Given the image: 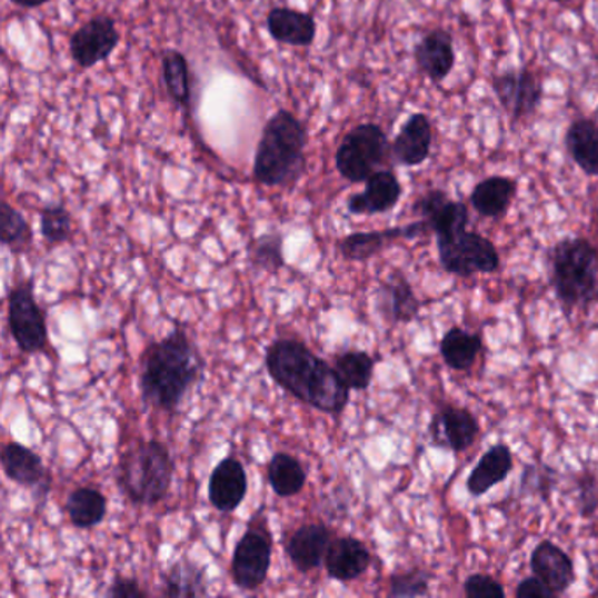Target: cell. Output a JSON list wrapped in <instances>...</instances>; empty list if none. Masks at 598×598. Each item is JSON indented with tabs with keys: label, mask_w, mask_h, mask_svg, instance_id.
I'll use <instances>...</instances> for the list:
<instances>
[{
	"label": "cell",
	"mask_w": 598,
	"mask_h": 598,
	"mask_svg": "<svg viewBox=\"0 0 598 598\" xmlns=\"http://www.w3.org/2000/svg\"><path fill=\"white\" fill-rule=\"evenodd\" d=\"M464 594L467 598H504L506 590L497 579L487 574H472L464 582Z\"/></svg>",
	"instance_id": "38"
},
{
	"label": "cell",
	"mask_w": 598,
	"mask_h": 598,
	"mask_svg": "<svg viewBox=\"0 0 598 598\" xmlns=\"http://www.w3.org/2000/svg\"><path fill=\"white\" fill-rule=\"evenodd\" d=\"M420 71L433 81H442L455 66L454 39L446 30L428 32L415 50Z\"/></svg>",
	"instance_id": "25"
},
{
	"label": "cell",
	"mask_w": 598,
	"mask_h": 598,
	"mask_svg": "<svg viewBox=\"0 0 598 598\" xmlns=\"http://www.w3.org/2000/svg\"><path fill=\"white\" fill-rule=\"evenodd\" d=\"M283 233L269 232L255 237L248 245V262L255 272L278 275L285 267Z\"/></svg>",
	"instance_id": "33"
},
{
	"label": "cell",
	"mask_w": 598,
	"mask_h": 598,
	"mask_svg": "<svg viewBox=\"0 0 598 598\" xmlns=\"http://www.w3.org/2000/svg\"><path fill=\"white\" fill-rule=\"evenodd\" d=\"M430 436L436 446L451 449L455 454L466 451L479 436V421L472 412L457 406H442L430 423Z\"/></svg>",
	"instance_id": "14"
},
{
	"label": "cell",
	"mask_w": 598,
	"mask_h": 598,
	"mask_svg": "<svg viewBox=\"0 0 598 598\" xmlns=\"http://www.w3.org/2000/svg\"><path fill=\"white\" fill-rule=\"evenodd\" d=\"M430 232L427 221L420 220L406 227H393V229L372 230V232H355L342 237L337 242V251L348 262H367L370 258L387 250L391 242L399 239H416Z\"/></svg>",
	"instance_id": "12"
},
{
	"label": "cell",
	"mask_w": 598,
	"mask_h": 598,
	"mask_svg": "<svg viewBox=\"0 0 598 598\" xmlns=\"http://www.w3.org/2000/svg\"><path fill=\"white\" fill-rule=\"evenodd\" d=\"M267 481L278 497L291 499L306 488L308 472L299 458L279 451L267 464Z\"/></svg>",
	"instance_id": "27"
},
{
	"label": "cell",
	"mask_w": 598,
	"mask_h": 598,
	"mask_svg": "<svg viewBox=\"0 0 598 598\" xmlns=\"http://www.w3.org/2000/svg\"><path fill=\"white\" fill-rule=\"evenodd\" d=\"M366 190L362 193H355L349 197L348 211L357 217H370V215H381L391 211L399 205L402 196V187L399 179L391 171H378L366 181Z\"/></svg>",
	"instance_id": "19"
},
{
	"label": "cell",
	"mask_w": 598,
	"mask_h": 598,
	"mask_svg": "<svg viewBox=\"0 0 598 598\" xmlns=\"http://www.w3.org/2000/svg\"><path fill=\"white\" fill-rule=\"evenodd\" d=\"M160 595L167 598L208 597V570L190 558H179L163 570Z\"/></svg>",
	"instance_id": "23"
},
{
	"label": "cell",
	"mask_w": 598,
	"mask_h": 598,
	"mask_svg": "<svg viewBox=\"0 0 598 598\" xmlns=\"http://www.w3.org/2000/svg\"><path fill=\"white\" fill-rule=\"evenodd\" d=\"M272 551L275 536L269 527V518L262 511L257 512L233 548L230 564L233 585L245 591L262 588L272 566Z\"/></svg>",
	"instance_id": "6"
},
{
	"label": "cell",
	"mask_w": 598,
	"mask_h": 598,
	"mask_svg": "<svg viewBox=\"0 0 598 598\" xmlns=\"http://www.w3.org/2000/svg\"><path fill=\"white\" fill-rule=\"evenodd\" d=\"M270 38L288 47H311L316 39V20L311 13L291 8L270 9L267 14Z\"/></svg>",
	"instance_id": "22"
},
{
	"label": "cell",
	"mask_w": 598,
	"mask_h": 598,
	"mask_svg": "<svg viewBox=\"0 0 598 598\" xmlns=\"http://www.w3.org/2000/svg\"><path fill=\"white\" fill-rule=\"evenodd\" d=\"M442 360L449 369L469 370L482 351V339L478 333L467 332L460 327H451L439 345Z\"/></svg>",
	"instance_id": "31"
},
{
	"label": "cell",
	"mask_w": 598,
	"mask_h": 598,
	"mask_svg": "<svg viewBox=\"0 0 598 598\" xmlns=\"http://www.w3.org/2000/svg\"><path fill=\"white\" fill-rule=\"evenodd\" d=\"M66 511L76 528L90 530L104 521L108 499L97 488L79 487L67 497Z\"/></svg>",
	"instance_id": "28"
},
{
	"label": "cell",
	"mask_w": 598,
	"mask_h": 598,
	"mask_svg": "<svg viewBox=\"0 0 598 598\" xmlns=\"http://www.w3.org/2000/svg\"><path fill=\"white\" fill-rule=\"evenodd\" d=\"M372 555L357 537H333L325 557V570L329 578L339 582H351L362 578L369 570Z\"/></svg>",
	"instance_id": "17"
},
{
	"label": "cell",
	"mask_w": 598,
	"mask_h": 598,
	"mask_svg": "<svg viewBox=\"0 0 598 598\" xmlns=\"http://www.w3.org/2000/svg\"><path fill=\"white\" fill-rule=\"evenodd\" d=\"M552 287L569 309L598 299V251L588 239L572 237L551 251Z\"/></svg>",
	"instance_id": "5"
},
{
	"label": "cell",
	"mask_w": 598,
	"mask_h": 598,
	"mask_svg": "<svg viewBox=\"0 0 598 598\" xmlns=\"http://www.w3.org/2000/svg\"><path fill=\"white\" fill-rule=\"evenodd\" d=\"M579 512L590 518L598 509V479L594 474H585L579 481Z\"/></svg>",
	"instance_id": "39"
},
{
	"label": "cell",
	"mask_w": 598,
	"mask_h": 598,
	"mask_svg": "<svg viewBox=\"0 0 598 598\" xmlns=\"http://www.w3.org/2000/svg\"><path fill=\"white\" fill-rule=\"evenodd\" d=\"M120 39V30L112 18L93 17L72 33L69 50L81 69H92L111 57Z\"/></svg>",
	"instance_id": "10"
},
{
	"label": "cell",
	"mask_w": 598,
	"mask_h": 598,
	"mask_svg": "<svg viewBox=\"0 0 598 598\" xmlns=\"http://www.w3.org/2000/svg\"><path fill=\"white\" fill-rule=\"evenodd\" d=\"M567 150L586 175L598 176V123L574 121L566 133Z\"/></svg>",
	"instance_id": "30"
},
{
	"label": "cell",
	"mask_w": 598,
	"mask_h": 598,
	"mask_svg": "<svg viewBox=\"0 0 598 598\" xmlns=\"http://www.w3.org/2000/svg\"><path fill=\"white\" fill-rule=\"evenodd\" d=\"M530 567L558 595L566 594L576 581L572 558L551 540H542L536 546L530 557Z\"/></svg>",
	"instance_id": "20"
},
{
	"label": "cell",
	"mask_w": 598,
	"mask_h": 598,
	"mask_svg": "<svg viewBox=\"0 0 598 598\" xmlns=\"http://www.w3.org/2000/svg\"><path fill=\"white\" fill-rule=\"evenodd\" d=\"M8 327L20 351L44 353L50 346L47 316L33 293L32 279H21L8 293Z\"/></svg>",
	"instance_id": "8"
},
{
	"label": "cell",
	"mask_w": 598,
	"mask_h": 598,
	"mask_svg": "<svg viewBox=\"0 0 598 598\" xmlns=\"http://www.w3.org/2000/svg\"><path fill=\"white\" fill-rule=\"evenodd\" d=\"M391 151L387 133L376 123H362L349 130L336 151V167L349 183H366Z\"/></svg>",
	"instance_id": "7"
},
{
	"label": "cell",
	"mask_w": 598,
	"mask_h": 598,
	"mask_svg": "<svg viewBox=\"0 0 598 598\" xmlns=\"http://www.w3.org/2000/svg\"><path fill=\"white\" fill-rule=\"evenodd\" d=\"M109 598H148L150 594L139 585L138 579L126 578V576H117L112 579L108 590L104 591Z\"/></svg>",
	"instance_id": "40"
},
{
	"label": "cell",
	"mask_w": 598,
	"mask_h": 598,
	"mask_svg": "<svg viewBox=\"0 0 598 598\" xmlns=\"http://www.w3.org/2000/svg\"><path fill=\"white\" fill-rule=\"evenodd\" d=\"M248 495V474L242 461L227 457L212 469L209 478L208 499L218 512L232 515Z\"/></svg>",
	"instance_id": "13"
},
{
	"label": "cell",
	"mask_w": 598,
	"mask_h": 598,
	"mask_svg": "<svg viewBox=\"0 0 598 598\" xmlns=\"http://www.w3.org/2000/svg\"><path fill=\"white\" fill-rule=\"evenodd\" d=\"M9 2H13V4L20 6V8L33 9L47 4L50 0H9Z\"/></svg>",
	"instance_id": "42"
},
{
	"label": "cell",
	"mask_w": 598,
	"mask_h": 598,
	"mask_svg": "<svg viewBox=\"0 0 598 598\" xmlns=\"http://www.w3.org/2000/svg\"><path fill=\"white\" fill-rule=\"evenodd\" d=\"M432 148V126L425 114H412L391 142V155L402 166H420Z\"/></svg>",
	"instance_id": "24"
},
{
	"label": "cell",
	"mask_w": 598,
	"mask_h": 598,
	"mask_svg": "<svg viewBox=\"0 0 598 598\" xmlns=\"http://www.w3.org/2000/svg\"><path fill=\"white\" fill-rule=\"evenodd\" d=\"M430 576L425 570L412 569L408 572L395 574L388 586V597L409 598L427 597L430 594Z\"/></svg>",
	"instance_id": "37"
},
{
	"label": "cell",
	"mask_w": 598,
	"mask_h": 598,
	"mask_svg": "<svg viewBox=\"0 0 598 598\" xmlns=\"http://www.w3.org/2000/svg\"><path fill=\"white\" fill-rule=\"evenodd\" d=\"M0 464L4 470L6 478L17 482L20 487L29 488L33 494V499L44 502L51 490L50 470L44 466V461L36 451L20 445V442H8L2 448Z\"/></svg>",
	"instance_id": "11"
},
{
	"label": "cell",
	"mask_w": 598,
	"mask_h": 598,
	"mask_svg": "<svg viewBox=\"0 0 598 598\" xmlns=\"http://www.w3.org/2000/svg\"><path fill=\"white\" fill-rule=\"evenodd\" d=\"M333 540L332 530L325 524H306L288 537L285 551L291 566L300 574H308L325 564V557Z\"/></svg>",
	"instance_id": "15"
},
{
	"label": "cell",
	"mask_w": 598,
	"mask_h": 598,
	"mask_svg": "<svg viewBox=\"0 0 598 598\" xmlns=\"http://www.w3.org/2000/svg\"><path fill=\"white\" fill-rule=\"evenodd\" d=\"M0 242L14 255L29 253L33 242L29 221L6 200L0 206Z\"/></svg>",
	"instance_id": "35"
},
{
	"label": "cell",
	"mask_w": 598,
	"mask_h": 598,
	"mask_svg": "<svg viewBox=\"0 0 598 598\" xmlns=\"http://www.w3.org/2000/svg\"><path fill=\"white\" fill-rule=\"evenodd\" d=\"M515 196L516 181L502 178V176H494L476 185L470 202L481 217L499 218L509 209Z\"/></svg>",
	"instance_id": "29"
},
{
	"label": "cell",
	"mask_w": 598,
	"mask_h": 598,
	"mask_svg": "<svg viewBox=\"0 0 598 598\" xmlns=\"http://www.w3.org/2000/svg\"><path fill=\"white\" fill-rule=\"evenodd\" d=\"M415 212L421 220L427 221L430 232L437 237L454 236L467 230L469 225V209L461 202H454L446 196V191L430 190L415 205Z\"/></svg>",
	"instance_id": "16"
},
{
	"label": "cell",
	"mask_w": 598,
	"mask_h": 598,
	"mask_svg": "<svg viewBox=\"0 0 598 598\" xmlns=\"http://www.w3.org/2000/svg\"><path fill=\"white\" fill-rule=\"evenodd\" d=\"M378 309L390 323H411L420 315L421 302L402 272H393L379 287Z\"/></svg>",
	"instance_id": "21"
},
{
	"label": "cell",
	"mask_w": 598,
	"mask_h": 598,
	"mask_svg": "<svg viewBox=\"0 0 598 598\" xmlns=\"http://www.w3.org/2000/svg\"><path fill=\"white\" fill-rule=\"evenodd\" d=\"M270 379L291 397L325 415L339 416L349 403L351 388L342 381L332 362L312 353L296 337H279L266 351Z\"/></svg>",
	"instance_id": "1"
},
{
	"label": "cell",
	"mask_w": 598,
	"mask_h": 598,
	"mask_svg": "<svg viewBox=\"0 0 598 598\" xmlns=\"http://www.w3.org/2000/svg\"><path fill=\"white\" fill-rule=\"evenodd\" d=\"M163 83L179 108H190V66L187 57L178 50H167L162 59Z\"/></svg>",
	"instance_id": "34"
},
{
	"label": "cell",
	"mask_w": 598,
	"mask_h": 598,
	"mask_svg": "<svg viewBox=\"0 0 598 598\" xmlns=\"http://www.w3.org/2000/svg\"><path fill=\"white\" fill-rule=\"evenodd\" d=\"M41 233L50 246L66 245L72 237V217L66 206H44L39 212Z\"/></svg>",
	"instance_id": "36"
},
{
	"label": "cell",
	"mask_w": 598,
	"mask_h": 598,
	"mask_svg": "<svg viewBox=\"0 0 598 598\" xmlns=\"http://www.w3.org/2000/svg\"><path fill=\"white\" fill-rule=\"evenodd\" d=\"M558 2H567V0H558Z\"/></svg>",
	"instance_id": "43"
},
{
	"label": "cell",
	"mask_w": 598,
	"mask_h": 598,
	"mask_svg": "<svg viewBox=\"0 0 598 598\" xmlns=\"http://www.w3.org/2000/svg\"><path fill=\"white\" fill-rule=\"evenodd\" d=\"M437 251L442 269L460 278L491 275L500 267L499 251L494 242L469 230H461L454 236L437 237Z\"/></svg>",
	"instance_id": "9"
},
{
	"label": "cell",
	"mask_w": 598,
	"mask_h": 598,
	"mask_svg": "<svg viewBox=\"0 0 598 598\" xmlns=\"http://www.w3.org/2000/svg\"><path fill=\"white\" fill-rule=\"evenodd\" d=\"M205 357L196 342L183 327H176L160 341L151 342L142 353L139 375L142 402L172 415L205 379Z\"/></svg>",
	"instance_id": "2"
},
{
	"label": "cell",
	"mask_w": 598,
	"mask_h": 598,
	"mask_svg": "<svg viewBox=\"0 0 598 598\" xmlns=\"http://www.w3.org/2000/svg\"><path fill=\"white\" fill-rule=\"evenodd\" d=\"M516 598H555L557 591L551 590L539 576L534 574V578L524 579L516 588Z\"/></svg>",
	"instance_id": "41"
},
{
	"label": "cell",
	"mask_w": 598,
	"mask_h": 598,
	"mask_svg": "<svg viewBox=\"0 0 598 598\" xmlns=\"http://www.w3.org/2000/svg\"><path fill=\"white\" fill-rule=\"evenodd\" d=\"M332 366L353 391H366L375 378L376 360L366 351L348 349L333 355Z\"/></svg>",
	"instance_id": "32"
},
{
	"label": "cell",
	"mask_w": 598,
	"mask_h": 598,
	"mask_svg": "<svg viewBox=\"0 0 598 598\" xmlns=\"http://www.w3.org/2000/svg\"><path fill=\"white\" fill-rule=\"evenodd\" d=\"M306 144L308 130L302 121L287 109L276 111L266 121L255 151V181L270 188L296 187L308 167Z\"/></svg>",
	"instance_id": "3"
},
{
	"label": "cell",
	"mask_w": 598,
	"mask_h": 598,
	"mask_svg": "<svg viewBox=\"0 0 598 598\" xmlns=\"http://www.w3.org/2000/svg\"><path fill=\"white\" fill-rule=\"evenodd\" d=\"M512 454L509 446L495 445L488 449L487 454L482 455L478 466L474 467L469 478H467V491L472 497H481L488 494L491 488L497 487L500 482L506 481L507 476L511 474Z\"/></svg>",
	"instance_id": "26"
},
{
	"label": "cell",
	"mask_w": 598,
	"mask_h": 598,
	"mask_svg": "<svg viewBox=\"0 0 598 598\" xmlns=\"http://www.w3.org/2000/svg\"><path fill=\"white\" fill-rule=\"evenodd\" d=\"M171 449L160 441H142L127 449L118 464V485L138 506H157L167 499L175 479Z\"/></svg>",
	"instance_id": "4"
},
{
	"label": "cell",
	"mask_w": 598,
	"mask_h": 598,
	"mask_svg": "<svg viewBox=\"0 0 598 598\" xmlns=\"http://www.w3.org/2000/svg\"><path fill=\"white\" fill-rule=\"evenodd\" d=\"M495 93L512 118L527 117L536 111L542 97V87L532 72H506L495 78Z\"/></svg>",
	"instance_id": "18"
}]
</instances>
